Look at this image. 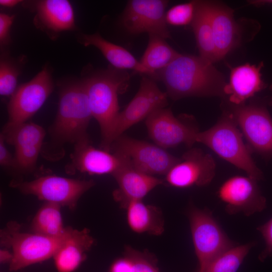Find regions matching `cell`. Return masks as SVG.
<instances>
[{
    "mask_svg": "<svg viewBox=\"0 0 272 272\" xmlns=\"http://www.w3.org/2000/svg\"><path fill=\"white\" fill-rule=\"evenodd\" d=\"M162 82L168 97L174 100L188 97H224V76L199 56L180 54L152 77Z\"/></svg>",
    "mask_w": 272,
    "mask_h": 272,
    "instance_id": "cell-1",
    "label": "cell"
},
{
    "mask_svg": "<svg viewBox=\"0 0 272 272\" xmlns=\"http://www.w3.org/2000/svg\"><path fill=\"white\" fill-rule=\"evenodd\" d=\"M82 79L92 116L100 126L102 147L110 152L115 124L120 112L118 95L127 87L129 76L125 71L111 66L92 72Z\"/></svg>",
    "mask_w": 272,
    "mask_h": 272,
    "instance_id": "cell-2",
    "label": "cell"
},
{
    "mask_svg": "<svg viewBox=\"0 0 272 272\" xmlns=\"http://www.w3.org/2000/svg\"><path fill=\"white\" fill-rule=\"evenodd\" d=\"M92 117L83 79L63 82L60 88L57 112L51 128L54 139L61 143L75 144L89 140L87 128Z\"/></svg>",
    "mask_w": 272,
    "mask_h": 272,
    "instance_id": "cell-3",
    "label": "cell"
},
{
    "mask_svg": "<svg viewBox=\"0 0 272 272\" xmlns=\"http://www.w3.org/2000/svg\"><path fill=\"white\" fill-rule=\"evenodd\" d=\"M195 141L207 146L220 158L245 171L247 176L257 181L262 179V173L251 157L252 151L244 143L242 133L227 110L212 127L198 131Z\"/></svg>",
    "mask_w": 272,
    "mask_h": 272,
    "instance_id": "cell-4",
    "label": "cell"
},
{
    "mask_svg": "<svg viewBox=\"0 0 272 272\" xmlns=\"http://www.w3.org/2000/svg\"><path fill=\"white\" fill-rule=\"evenodd\" d=\"M73 229L69 227L64 234L54 237L21 232L18 223L9 222L1 230L0 241L1 246L12 253L9 270L17 271L53 257Z\"/></svg>",
    "mask_w": 272,
    "mask_h": 272,
    "instance_id": "cell-5",
    "label": "cell"
},
{
    "mask_svg": "<svg viewBox=\"0 0 272 272\" xmlns=\"http://www.w3.org/2000/svg\"><path fill=\"white\" fill-rule=\"evenodd\" d=\"M12 187L39 199L75 210L80 197L95 185L93 180L46 175L29 181H14Z\"/></svg>",
    "mask_w": 272,
    "mask_h": 272,
    "instance_id": "cell-6",
    "label": "cell"
},
{
    "mask_svg": "<svg viewBox=\"0 0 272 272\" xmlns=\"http://www.w3.org/2000/svg\"><path fill=\"white\" fill-rule=\"evenodd\" d=\"M111 151L128 158L135 169L152 176L165 175L180 159L155 144L135 139L123 134L113 142Z\"/></svg>",
    "mask_w": 272,
    "mask_h": 272,
    "instance_id": "cell-7",
    "label": "cell"
},
{
    "mask_svg": "<svg viewBox=\"0 0 272 272\" xmlns=\"http://www.w3.org/2000/svg\"><path fill=\"white\" fill-rule=\"evenodd\" d=\"M230 110L234 120L252 152L262 156H272V118L262 105L231 104Z\"/></svg>",
    "mask_w": 272,
    "mask_h": 272,
    "instance_id": "cell-8",
    "label": "cell"
},
{
    "mask_svg": "<svg viewBox=\"0 0 272 272\" xmlns=\"http://www.w3.org/2000/svg\"><path fill=\"white\" fill-rule=\"evenodd\" d=\"M53 89L51 72L45 66L32 79L19 86L11 97L6 127L26 122L42 107Z\"/></svg>",
    "mask_w": 272,
    "mask_h": 272,
    "instance_id": "cell-9",
    "label": "cell"
},
{
    "mask_svg": "<svg viewBox=\"0 0 272 272\" xmlns=\"http://www.w3.org/2000/svg\"><path fill=\"white\" fill-rule=\"evenodd\" d=\"M189 219L192 242L198 260V272H203L217 255L234 246L209 212L192 208Z\"/></svg>",
    "mask_w": 272,
    "mask_h": 272,
    "instance_id": "cell-10",
    "label": "cell"
},
{
    "mask_svg": "<svg viewBox=\"0 0 272 272\" xmlns=\"http://www.w3.org/2000/svg\"><path fill=\"white\" fill-rule=\"evenodd\" d=\"M168 3L165 0L129 1L121 15V24L131 35L148 33L170 38L165 19Z\"/></svg>",
    "mask_w": 272,
    "mask_h": 272,
    "instance_id": "cell-11",
    "label": "cell"
},
{
    "mask_svg": "<svg viewBox=\"0 0 272 272\" xmlns=\"http://www.w3.org/2000/svg\"><path fill=\"white\" fill-rule=\"evenodd\" d=\"M168 96L162 91L156 81L144 75L140 88L125 108L119 112L113 133V142L133 125L146 119L156 110L166 107Z\"/></svg>",
    "mask_w": 272,
    "mask_h": 272,
    "instance_id": "cell-12",
    "label": "cell"
},
{
    "mask_svg": "<svg viewBox=\"0 0 272 272\" xmlns=\"http://www.w3.org/2000/svg\"><path fill=\"white\" fill-rule=\"evenodd\" d=\"M149 137L155 144L166 149L184 144L190 147L199 131L194 125L176 117L170 108L158 109L146 119Z\"/></svg>",
    "mask_w": 272,
    "mask_h": 272,
    "instance_id": "cell-13",
    "label": "cell"
},
{
    "mask_svg": "<svg viewBox=\"0 0 272 272\" xmlns=\"http://www.w3.org/2000/svg\"><path fill=\"white\" fill-rule=\"evenodd\" d=\"M257 180L248 176L236 175L226 180L218 191L229 214L242 213L247 216L262 211L266 200L262 195Z\"/></svg>",
    "mask_w": 272,
    "mask_h": 272,
    "instance_id": "cell-14",
    "label": "cell"
},
{
    "mask_svg": "<svg viewBox=\"0 0 272 272\" xmlns=\"http://www.w3.org/2000/svg\"><path fill=\"white\" fill-rule=\"evenodd\" d=\"M215 170L216 163L211 155L192 148L165 175V181L171 186L179 188L205 186L214 178Z\"/></svg>",
    "mask_w": 272,
    "mask_h": 272,
    "instance_id": "cell-15",
    "label": "cell"
},
{
    "mask_svg": "<svg viewBox=\"0 0 272 272\" xmlns=\"http://www.w3.org/2000/svg\"><path fill=\"white\" fill-rule=\"evenodd\" d=\"M208 5L219 61L242 43L247 21H236L233 10L223 4L208 2Z\"/></svg>",
    "mask_w": 272,
    "mask_h": 272,
    "instance_id": "cell-16",
    "label": "cell"
},
{
    "mask_svg": "<svg viewBox=\"0 0 272 272\" xmlns=\"http://www.w3.org/2000/svg\"><path fill=\"white\" fill-rule=\"evenodd\" d=\"M72 164L75 169L90 175H113L123 166L130 163L124 155L97 149L90 144L89 140L75 144Z\"/></svg>",
    "mask_w": 272,
    "mask_h": 272,
    "instance_id": "cell-17",
    "label": "cell"
},
{
    "mask_svg": "<svg viewBox=\"0 0 272 272\" xmlns=\"http://www.w3.org/2000/svg\"><path fill=\"white\" fill-rule=\"evenodd\" d=\"M112 176L118 185L113 197L120 207L125 210L130 202L142 200L152 190L163 183V180L135 169L130 163Z\"/></svg>",
    "mask_w": 272,
    "mask_h": 272,
    "instance_id": "cell-18",
    "label": "cell"
},
{
    "mask_svg": "<svg viewBox=\"0 0 272 272\" xmlns=\"http://www.w3.org/2000/svg\"><path fill=\"white\" fill-rule=\"evenodd\" d=\"M34 22L50 37L63 31L76 29L73 7L67 0H41L33 2Z\"/></svg>",
    "mask_w": 272,
    "mask_h": 272,
    "instance_id": "cell-19",
    "label": "cell"
},
{
    "mask_svg": "<svg viewBox=\"0 0 272 272\" xmlns=\"http://www.w3.org/2000/svg\"><path fill=\"white\" fill-rule=\"evenodd\" d=\"M263 63H247L231 67L230 79L224 88L225 96L231 104L240 105L266 87L262 79L261 70Z\"/></svg>",
    "mask_w": 272,
    "mask_h": 272,
    "instance_id": "cell-20",
    "label": "cell"
},
{
    "mask_svg": "<svg viewBox=\"0 0 272 272\" xmlns=\"http://www.w3.org/2000/svg\"><path fill=\"white\" fill-rule=\"evenodd\" d=\"M95 243L89 229H73L53 258L58 272H74L85 260Z\"/></svg>",
    "mask_w": 272,
    "mask_h": 272,
    "instance_id": "cell-21",
    "label": "cell"
},
{
    "mask_svg": "<svg viewBox=\"0 0 272 272\" xmlns=\"http://www.w3.org/2000/svg\"><path fill=\"white\" fill-rule=\"evenodd\" d=\"M79 40L85 46H93L98 48L112 67L124 71L132 70L150 77V72L127 50L106 40L98 32L82 34Z\"/></svg>",
    "mask_w": 272,
    "mask_h": 272,
    "instance_id": "cell-22",
    "label": "cell"
},
{
    "mask_svg": "<svg viewBox=\"0 0 272 272\" xmlns=\"http://www.w3.org/2000/svg\"><path fill=\"white\" fill-rule=\"evenodd\" d=\"M191 24L199 56L212 63L219 61L208 1H196L194 15Z\"/></svg>",
    "mask_w": 272,
    "mask_h": 272,
    "instance_id": "cell-23",
    "label": "cell"
},
{
    "mask_svg": "<svg viewBox=\"0 0 272 272\" xmlns=\"http://www.w3.org/2000/svg\"><path fill=\"white\" fill-rule=\"evenodd\" d=\"M125 210L128 226L133 232L154 235L163 233L164 220L157 207L137 200L130 202Z\"/></svg>",
    "mask_w": 272,
    "mask_h": 272,
    "instance_id": "cell-24",
    "label": "cell"
},
{
    "mask_svg": "<svg viewBox=\"0 0 272 272\" xmlns=\"http://www.w3.org/2000/svg\"><path fill=\"white\" fill-rule=\"evenodd\" d=\"M179 54L164 38L149 34L147 47L140 61L150 72L152 77L155 72L166 67Z\"/></svg>",
    "mask_w": 272,
    "mask_h": 272,
    "instance_id": "cell-25",
    "label": "cell"
},
{
    "mask_svg": "<svg viewBox=\"0 0 272 272\" xmlns=\"http://www.w3.org/2000/svg\"><path fill=\"white\" fill-rule=\"evenodd\" d=\"M61 207L56 203L45 202L38 210L32 221V232L54 237L64 234L69 227L63 226Z\"/></svg>",
    "mask_w": 272,
    "mask_h": 272,
    "instance_id": "cell-26",
    "label": "cell"
},
{
    "mask_svg": "<svg viewBox=\"0 0 272 272\" xmlns=\"http://www.w3.org/2000/svg\"><path fill=\"white\" fill-rule=\"evenodd\" d=\"M6 142L16 149H26L42 147L45 132L42 127L34 123L24 122L5 127L2 133Z\"/></svg>",
    "mask_w": 272,
    "mask_h": 272,
    "instance_id": "cell-27",
    "label": "cell"
},
{
    "mask_svg": "<svg viewBox=\"0 0 272 272\" xmlns=\"http://www.w3.org/2000/svg\"><path fill=\"white\" fill-rule=\"evenodd\" d=\"M253 243L233 246L215 257L203 272H237Z\"/></svg>",
    "mask_w": 272,
    "mask_h": 272,
    "instance_id": "cell-28",
    "label": "cell"
},
{
    "mask_svg": "<svg viewBox=\"0 0 272 272\" xmlns=\"http://www.w3.org/2000/svg\"><path fill=\"white\" fill-rule=\"evenodd\" d=\"M21 69L14 59L3 56L0 61V94L11 97L17 89Z\"/></svg>",
    "mask_w": 272,
    "mask_h": 272,
    "instance_id": "cell-29",
    "label": "cell"
},
{
    "mask_svg": "<svg viewBox=\"0 0 272 272\" xmlns=\"http://www.w3.org/2000/svg\"><path fill=\"white\" fill-rule=\"evenodd\" d=\"M196 1L174 6L165 14L167 24L181 26L191 23L193 20Z\"/></svg>",
    "mask_w": 272,
    "mask_h": 272,
    "instance_id": "cell-30",
    "label": "cell"
},
{
    "mask_svg": "<svg viewBox=\"0 0 272 272\" xmlns=\"http://www.w3.org/2000/svg\"><path fill=\"white\" fill-rule=\"evenodd\" d=\"M124 256L130 261L132 272H160L146 254L132 247H125Z\"/></svg>",
    "mask_w": 272,
    "mask_h": 272,
    "instance_id": "cell-31",
    "label": "cell"
},
{
    "mask_svg": "<svg viewBox=\"0 0 272 272\" xmlns=\"http://www.w3.org/2000/svg\"><path fill=\"white\" fill-rule=\"evenodd\" d=\"M257 230L260 232L265 243V248L259 255L260 260L272 256V218L266 223L259 226Z\"/></svg>",
    "mask_w": 272,
    "mask_h": 272,
    "instance_id": "cell-32",
    "label": "cell"
},
{
    "mask_svg": "<svg viewBox=\"0 0 272 272\" xmlns=\"http://www.w3.org/2000/svg\"><path fill=\"white\" fill-rule=\"evenodd\" d=\"M15 16L5 13L0 14V43L1 46L8 44L10 41L11 28Z\"/></svg>",
    "mask_w": 272,
    "mask_h": 272,
    "instance_id": "cell-33",
    "label": "cell"
},
{
    "mask_svg": "<svg viewBox=\"0 0 272 272\" xmlns=\"http://www.w3.org/2000/svg\"><path fill=\"white\" fill-rule=\"evenodd\" d=\"M0 164L7 167L16 168L15 157H13L5 145V140L3 135L0 136Z\"/></svg>",
    "mask_w": 272,
    "mask_h": 272,
    "instance_id": "cell-34",
    "label": "cell"
},
{
    "mask_svg": "<svg viewBox=\"0 0 272 272\" xmlns=\"http://www.w3.org/2000/svg\"><path fill=\"white\" fill-rule=\"evenodd\" d=\"M109 272H132L131 264L129 259L124 256L112 264Z\"/></svg>",
    "mask_w": 272,
    "mask_h": 272,
    "instance_id": "cell-35",
    "label": "cell"
},
{
    "mask_svg": "<svg viewBox=\"0 0 272 272\" xmlns=\"http://www.w3.org/2000/svg\"><path fill=\"white\" fill-rule=\"evenodd\" d=\"M12 259V253L7 248L1 249L0 250V262L1 263H8L11 262Z\"/></svg>",
    "mask_w": 272,
    "mask_h": 272,
    "instance_id": "cell-36",
    "label": "cell"
},
{
    "mask_svg": "<svg viewBox=\"0 0 272 272\" xmlns=\"http://www.w3.org/2000/svg\"><path fill=\"white\" fill-rule=\"evenodd\" d=\"M22 2V1L19 0H1L0 5L3 7L12 8L15 7Z\"/></svg>",
    "mask_w": 272,
    "mask_h": 272,
    "instance_id": "cell-37",
    "label": "cell"
},
{
    "mask_svg": "<svg viewBox=\"0 0 272 272\" xmlns=\"http://www.w3.org/2000/svg\"><path fill=\"white\" fill-rule=\"evenodd\" d=\"M250 3L256 5H272V0H262V1H250Z\"/></svg>",
    "mask_w": 272,
    "mask_h": 272,
    "instance_id": "cell-38",
    "label": "cell"
},
{
    "mask_svg": "<svg viewBox=\"0 0 272 272\" xmlns=\"http://www.w3.org/2000/svg\"><path fill=\"white\" fill-rule=\"evenodd\" d=\"M269 89L271 90V91L272 92V84L270 86ZM268 104L269 105L272 106V96L270 97V99H269V100L268 101Z\"/></svg>",
    "mask_w": 272,
    "mask_h": 272,
    "instance_id": "cell-39",
    "label": "cell"
}]
</instances>
